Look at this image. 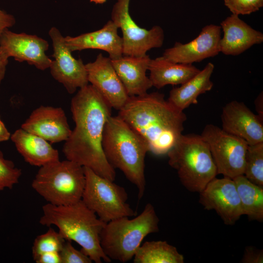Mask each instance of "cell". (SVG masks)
<instances>
[{"label": "cell", "instance_id": "cell-7", "mask_svg": "<svg viewBox=\"0 0 263 263\" xmlns=\"http://www.w3.org/2000/svg\"><path fill=\"white\" fill-rule=\"evenodd\" d=\"M85 183L83 167L71 160H59L40 167L32 187L48 203L63 206L81 200Z\"/></svg>", "mask_w": 263, "mask_h": 263}, {"label": "cell", "instance_id": "cell-18", "mask_svg": "<svg viewBox=\"0 0 263 263\" xmlns=\"http://www.w3.org/2000/svg\"><path fill=\"white\" fill-rule=\"evenodd\" d=\"M220 26L224 35L220 41V51L225 55H239L263 42V34L252 28L238 15L231 14L221 22Z\"/></svg>", "mask_w": 263, "mask_h": 263}, {"label": "cell", "instance_id": "cell-9", "mask_svg": "<svg viewBox=\"0 0 263 263\" xmlns=\"http://www.w3.org/2000/svg\"><path fill=\"white\" fill-rule=\"evenodd\" d=\"M201 136L208 145L217 173L233 179L244 175L248 143L222 128L207 125Z\"/></svg>", "mask_w": 263, "mask_h": 263}, {"label": "cell", "instance_id": "cell-14", "mask_svg": "<svg viewBox=\"0 0 263 263\" xmlns=\"http://www.w3.org/2000/svg\"><path fill=\"white\" fill-rule=\"evenodd\" d=\"M49 43L36 35L16 33L5 30L0 39V47L7 56L16 61L27 62L37 69L45 70L49 68L51 59L46 54Z\"/></svg>", "mask_w": 263, "mask_h": 263}, {"label": "cell", "instance_id": "cell-21", "mask_svg": "<svg viewBox=\"0 0 263 263\" xmlns=\"http://www.w3.org/2000/svg\"><path fill=\"white\" fill-rule=\"evenodd\" d=\"M10 138L24 160L32 166L40 167L59 160L58 150L48 141L21 128Z\"/></svg>", "mask_w": 263, "mask_h": 263}, {"label": "cell", "instance_id": "cell-3", "mask_svg": "<svg viewBox=\"0 0 263 263\" xmlns=\"http://www.w3.org/2000/svg\"><path fill=\"white\" fill-rule=\"evenodd\" d=\"M39 223L42 225L56 226L65 240L74 241L93 262L110 263L100 243V235L106 223L100 220L81 200L68 205L49 203L42 207Z\"/></svg>", "mask_w": 263, "mask_h": 263}, {"label": "cell", "instance_id": "cell-37", "mask_svg": "<svg viewBox=\"0 0 263 263\" xmlns=\"http://www.w3.org/2000/svg\"><path fill=\"white\" fill-rule=\"evenodd\" d=\"M91 2L95 4H102L106 2V0H90Z\"/></svg>", "mask_w": 263, "mask_h": 263}, {"label": "cell", "instance_id": "cell-24", "mask_svg": "<svg viewBox=\"0 0 263 263\" xmlns=\"http://www.w3.org/2000/svg\"><path fill=\"white\" fill-rule=\"evenodd\" d=\"M240 198L243 215L250 220H263V187L249 181L244 175L233 179Z\"/></svg>", "mask_w": 263, "mask_h": 263}, {"label": "cell", "instance_id": "cell-15", "mask_svg": "<svg viewBox=\"0 0 263 263\" xmlns=\"http://www.w3.org/2000/svg\"><path fill=\"white\" fill-rule=\"evenodd\" d=\"M88 82L94 87L112 108L119 110L130 96L117 75L111 59L99 54L95 59L85 64Z\"/></svg>", "mask_w": 263, "mask_h": 263}, {"label": "cell", "instance_id": "cell-32", "mask_svg": "<svg viewBox=\"0 0 263 263\" xmlns=\"http://www.w3.org/2000/svg\"><path fill=\"white\" fill-rule=\"evenodd\" d=\"M15 23L13 16L0 9V39L3 32L13 26Z\"/></svg>", "mask_w": 263, "mask_h": 263}, {"label": "cell", "instance_id": "cell-27", "mask_svg": "<svg viewBox=\"0 0 263 263\" xmlns=\"http://www.w3.org/2000/svg\"><path fill=\"white\" fill-rule=\"evenodd\" d=\"M65 241L58 232L50 227L46 232L38 236L35 239L32 248L33 260L46 252H59Z\"/></svg>", "mask_w": 263, "mask_h": 263}, {"label": "cell", "instance_id": "cell-34", "mask_svg": "<svg viewBox=\"0 0 263 263\" xmlns=\"http://www.w3.org/2000/svg\"><path fill=\"white\" fill-rule=\"evenodd\" d=\"M8 58L9 57L0 47V84L5 76Z\"/></svg>", "mask_w": 263, "mask_h": 263}, {"label": "cell", "instance_id": "cell-19", "mask_svg": "<svg viewBox=\"0 0 263 263\" xmlns=\"http://www.w3.org/2000/svg\"><path fill=\"white\" fill-rule=\"evenodd\" d=\"M118 28L110 20L98 30L76 37H64L65 42L73 52L86 49H98L109 54L111 59L123 56V41L118 34Z\"/></svg>", "mask_w": 263, "mask_h": 263}, {"label": "cell", "instance_id": "cell-36", "mask_svg": "<svg viewBox=\"0 0 263 263\" xmlns=\"http://www.w3.org/2000/svg\"><path fill=\"white\" fill-rule=\"evenodd\" d=\"M255 104L258 115L263 118V93H261L255 100Z\"/></svg>", "mask_w": 263, "mask_h": 263}, {"label": "cell", "instance_id": "cell-29", "mask_svg": "<svg viewBox=\"0 0 263 263\" xmlns=\"http://www.w3.org/2000/svg\"><path fill=\"white\" fill-rule=\"evenodd\" d=\"M225 5L232 14L249 15L263 6V0H224Z\"/></svg>", "mask_w": 263, "mask_h": 263}, {"label": "cell", "instance_id": "cell-12", "mask_svg": "<svg viewBox=\"0 0 263 263\" xmlns=\"http://www.w3.org/2000/svg\"><path fill=\"white\" fill-rule=\"evenodd\" d=\"M199 203L204 209L214 210L227 225H234L243 215L238 193L233 179L211 180L199 192Z\"/></svg>", "mask_w": 263, "mask_h": 263}, {"label": "cell", "instance_id": "cell-8", "mask_svg": "<svg viewBox=\"0 0 263 263\" xmlns=\"http://www.w3.org/2000/svg\"><path fill=\"white\" fill-rule=\"evenodd\" d=\"M86 183L81 200L102 221L107 223L122 217L135 215L127 203L128 193L122 186L84 167Z\"/></svg>", "mask_w": 263, "mask_h": 263}, {"label": "cell", "instance_id": "cell-22", "mask_svg": "<svg viewBox=\"0 0 263 263\" xmlns=\"http://www.w3.org/2000/svg\"><path fill=\"white\" fill-rule=\"evenodd\" d=\"M148 70L152 86L157 89L182 84L200 71L192 64L175 63L163 56L151 59Z\"/></svg>", "mask_w": 263, "mask_h": 263}, {"label": "cell", "instance_id": "cell-11", "mask_svg": "<svg viewBox=\"0 0 263 263\" xmlns=\"http://www.w3.org/2000/svg\"><path fill=\"white\" fill-rule=\"evenodd\" d=\"M49 35L53 47L52 60L49 68L53 77L61 83L68 93L74 94L77 89L89 84L87 73L81 59H76L67 45L59 30L52 27Z\"/></svg>", "mask_w": 263, "mask_h": 263}, {"label": "cell", "instance_id": "cell-23", "mask_svg": "<svg viewBox=\"0 0 263 263\" xmlns=\"http://www.w3.org/2000/svg\"><path fill=\"white\" fill-rule=\"evenodd\" d=\"M214 69V64L208 62L202 70L180 86L171 89L168 101L182 111L192 104H197L198 97L212 88L213 83L210 78Z\"/></svg>", "mask_w": 263, "mask_h": 263}, {"label": "cell", "instance_id": "cell-10", "mask_svg": "<svg viewBox=\"0 0 263 263\" xmlns=\"http://www.w3.org/2000/svg\"><path fill=\"white\" fill-rule=\"evenodd\" d=\"M111 20L122 33L123 55L139 56L153 48L161 47L164 43V32L159 25L147 30L140 27L131 17L130 0H116Z\"/></svg>", "mask_w": 263, "mask_h": 263}, {"label": "cell", "instance_id": "cell-20", "mask_svg": "<svg viewBox=\"0 0 263 263\" xmlns=\"http://www.w3.org/2000/svg\"><path fill=\"white\" fill-rule=\"evenodd\" d=\"M151 58L147 54L139 56H124L111 62L128 95H143L152 87L146 75Z\"/></svg>", "mask_w": 263, "mask_h": 263}, {"label": "cell", "instance_id": "cell-26", "mask_svg": "<svg viewBox=\"0 0 263 263\" xmlns=\"http://www.w3.org/2000/svg\"><path fill=\"white\" fill-rule=\"evenodd\" d=\"M244 175L252 183L263 187V142L248 145Z\"/></svg>", "mask_w": 263, "mask_h": 263}, {"label": "cell", "instance_id": "cell-6", "mask_svg": "<svg viewBox=\"0 0 263 263\" xmlns=\"http://www.w3.org/2000/svg\"><path fill=\"white\" fill-rule=\"evenodd\" d=\"M167 154L169 165L189 191L200 192L218 174L208 145L201 135L182 134Z\"/></svg>", "mask_w": 263, "mask_h": 263}, {"label": "cell", "instance_id": "cell-25", "mask_svg": "<svg viewBox=\"0 0 263 263\" xmlns=\"http://www.w3.org/2000/svg\"><path fill=\"white\" fill-rule=\"evenodd\" d=\"M134 263H183L184 257L177 248L166 241H147L139 246Z\"/></svg>", "mask_w": 263, "mask_h": 263}, {"label": "cell", "instance_id": "cell-5", "mask_svg": "<svg viewBox=\"0 0 263 263\" xmlns=\"http://www.w3.org/2000/svg\"><path fill=\"white\" fill-rule=\"evenodd\" d=\"M159 223L154 207L148 203L134 218L122 217L107 223L100 235L101 248L112 261L127 263L147 235L159 231Z\"/></svg>", "mask_w": 263, "mask_h": 263}, {"label": "cell", "instance_id": "cell-4", "mask_svg": "<svg viewBox=\"0 0 263 263\" xmlns=\"http://www.w3.org/2000/svg\"><path fill=\"white\" fill-rule=\"evenodd\" d=\"M102 144L110 164L136 186L141 199L146 185L145 157L150 151L147 142L120 116L111 115L105 126Z\"/></svg>", "mask_w": 263, "mask_h": 263}, {"label": "cell", "instance_id": "cell-35", "mask_svg": "<svg viewBox=\"0 0 263 263\" xmlns=\"http://www.w3.org/2000/svg\"><path fill=\"white\" fill-rule=\"evenodd\" d=\"M11 134L0 117V142L7 141L10 138Z\"/></svg>", "mask_w": 263, "mask_h": 263}, {"label": "cell", "instance_id": "cell-30", "mask_svg": "<svg viewBox=\"0 0 263 263\" xmlns=\"http://www.w3.org/2000/svg\"><path fill=\"white\" fill-rule=\"evenodd\" d=\"M59 254L61 263H91L92 260L81 250H78L72 245V242L65 240Z\"/></svg>", "mask_w": 263, "mask_h": 263}, {"label": "cell", "instance_id": "cell-13", "mask_svg": "<svg viewBox=\"0 0 263 263\" xmlns=\"http://www.w3.org/2000/svg\"><path fill=\"white\" fill-rule=\"evenodd\" d=\"M221 38L220 25H207L194 39L187 43L176 42L165 50L163 56L175 63L192 64L218 55Z\"/></svg>", "mask_w": 263, "mask_h": 263}, {"label": "cell", "instance_id": "cell-31", "mask_svg": "<svg viewBox=\"0 0 263 263\" xmlns=\"http://www.w3.org/2000/svg\"><path fill=\"white\" fill-rule=\"evenodd\" d=\"M241 262L244 263H263V250L257 249L251 246H246Z\"/></svg>", "mask_w": 263, "mask_h": 263}, {"label": "cell", "instance_id": "cell-17", "mask_svg": "<svg viewBox=\"0 0 263 263\" xmlns=\"http://www.w3.org/2000/svg\"><path fill=\"white\" fill-rule=\"evenodd\" d=\"M21 128L52 143L65 141L72 132L63 110L51 106L35 109Z\"/></svg>", "mask_w": 263, "mask_h": 263}, {"label": "cell", "instance_id": "cell-28", "mask_svg": "<svg viewBox=\"0 0 263 263\" xmlns=\"http://www.w3.org/2000/svg\"><path fill=\"white\" fill-rule=\"evenodd\" d=\"M21 174V170L13 161L5 159L0 150V191L12 189L19 183Z\"/></svg>", "mask_w": 263, "mask_h": 263}, {"label": "cell", "instance_id": "cell-1", "mask_svg": "<svg viewBox=\"0 0 263 263\" xmlns=\"http://www.w3.org/2000/svg\"><path fill=\"white\" fill-rule=\"evenodd\" d=\"M112 109L92 85L79 89L71 103L75 127L65 141L62 152L66 159L114 181L115 170L107 160L102 144L105 126L112 115Z\"/></svg>", "mask_w": 263, "mask_h": 263}, {"label": "cell", "instance_id": "cell-2", "mask_svg": "<svg viewBox=\"0 0 263 263\" xmlns=\"http://www.w3.org/2000/svg\"><path fill=\"white\" fill-rule=\"evenodd\" d=\"M118 115L148 143L150 151L167 154L182 134L187 117L158 92L130 97Z\"/></svg>", "mask_w": 263, "mask_h": 263}, {"label": "cell", "instance_id": "cell-16", "mask_svg": "<svg viewBox=\"0 0 263 263\" xmlns=\"http://www.w3.org/2000/svg\"><path fill=\"white\" fill-rule=\"evenodd\" d=\"M222 129L244 139L248 145L263 142V118L243 102L233 100L223 108Z\"/></svg>", "mask_w": 263, "mask_h": 263}, {"label": "cell", "instance_id": "cell-33", "mask_svg": "<svg viewBox=\"0 0 263 263\" xmlns=\"http://www.w3.org/2000/svg\"><path fill=\"white\" fill-rule=\"evenodd\" d=\"M34 261L36 263H61L59 252L56 251L43 253L35 259Z\"/></svg>", "mask_w": 263, "mask_h": 263}]
</instances>
